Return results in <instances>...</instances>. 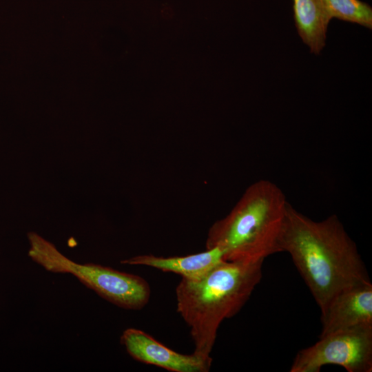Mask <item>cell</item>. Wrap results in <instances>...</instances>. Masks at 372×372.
Masks as SVG:
<instances>
[{
    "mask_svg": "<svg viewBox=\"0 0 372 372\" xmlns=\"http://www.w3.org/2000/svg\"><path fill=\"white\" fill-rule=\"evenodd\" d=\"M223 253L217 248L185 256L161 257L151 254L136 256L122 260V265H145L162 271L172 272L188 280L198 279L223 261Z\"/></svg>",
    "mask_w": 372,
    "mask_h": 372,
    "instance_id": "8",
    "label": "cell"
},
{
    "mask_svg": "<svg viewBox=\"0 0 372 372\" xmlns=\"http://www.w3.org/2000/svg\"><path fill=\"white\" fill-rule=\"evenodd\" d=\"M120 340L133 359L169 371L207 372L211 365V358H206L194 353L190 355L178 353L138 329L124 330Z\"/></svg>",
    "mask_w": 372,
    "mask_h": 372,
    "instance_id": "6",
    "label": "cell"
},
{
    "mask_svg": "<svg viewBox=\"0 0 372 372\" xmlns=\"http://www.w3.org/2000/svg\"><path fill=\"white\" fill-rule=\"evenodd\" d=\"M330 21L333 19L372 29V8L360 0H322Z\"/></svg>",
    "mask_w": 372,
    "mask_h": 372,
    "instance_id": "10",
    "label": "cell"
},
{
    "mask_svg": "<svg viewBox=\"0 0 372 372\" xmlns=\"http://www.w3.org/2000/svg\"><path fill=\"white\" fill-rule=\"evenodd\" d=\"M262 264L223 260L198 279L181 278L176 288L177 311L189 327L194 353L211 358L221 322L249 300L261 280Z\"/></svg>",
    "mask_w": 372,
    "mask_h": 372,
    "instance_id": "2",
    "label": "cell"
},
{
    "mask_svg": "<svg viewBox=\"0 0 372 372\" xmlns=\"http://www.w3.org/2000/svg\"><path fill=\"white\" fill-rule=\"evenodd\" d=\"M321 322L320 336L360 326H372L371 282L352 286L335 295L321 311Z\"/></svg>",
    "mask_w": 372,
    "mask_h": 372,
    "instance_id": "7",
    "label": "cell"
},
{
    "mask_svg": "<svg viewBox=\"0 0 372 372\" xmlns=\"http://www.w3.org/2000/svg\"><path fill=\"white\" fill-rule=\"evenodd\" d=\"M293 19L298 33L310 52L319 54L326 45L331 21L322 0H292Z\"/></svg>",
    "mask_w": 372,
    "mask_h": 372,
    "instance_id": "9",
    "label": "cell"
},
{
    "mask_svg": "<svg viewBox=\"0 0 372 372\" xmlns=\"http://www.w3.org/2000/svg\"><path fill=\"white\" fill-rule=\"evenodd\" d=\"M339 365L348 372L372 371V326H360L319 337L299 351L291 372H319L323 366Z\"/></svg>",
    "mask_w": 372,
    "mask_h": 372,
    "instance_id": "5",
    "label": "cell"
},
{
    "mask_svg": "<svg viewBox=\"0 0 372 372\" xmlns=\"http://www.w3.org/2000/svg\"><path fill=\"white\" fill-rule=\"evenodd\" d=\"M323 310L342 290L370 282L357 246L336 215L316 221L289 203L280 240Z\"/></svg>",
    "mask_w": 372,
    "mask_h": 372,
    "instance_id": "1",
    "label": "cell"
},
{
    "mask_svg": "<svg viewBox=\"0 0 372 372\" xmlns=\"http://www.w3.org/2000/svg\"><path fill=\"white\" fill-rule=\"evenodd\" d=\"M289 203L268 180L249 186L224 218L209 228L206 249L217 248L229 262H258L281 252L280 240Z\"/></svg>",
    "mask_w": 372,
    "mask_h": 372,
    "instance_id": "3",
    "label": "cell"
},
{
    "mask_svg": "<svg viewBox=\"0 0 372 372\" xmlns=\"http://www.w3.org/2000/svg\"><path fill=\"white\" fill-rule=\"evenodd\" d=\"M28 255L45 271L70 273L107 301L125 309L138 310L149 302L150 287L142 277L94 263H78L34 231L28 233Z\"/></svg>",
    "mask_w": 372,
    "mask_h": 372,
    "instance_id": "4",
    "label": "cell"
}]
</instances>
